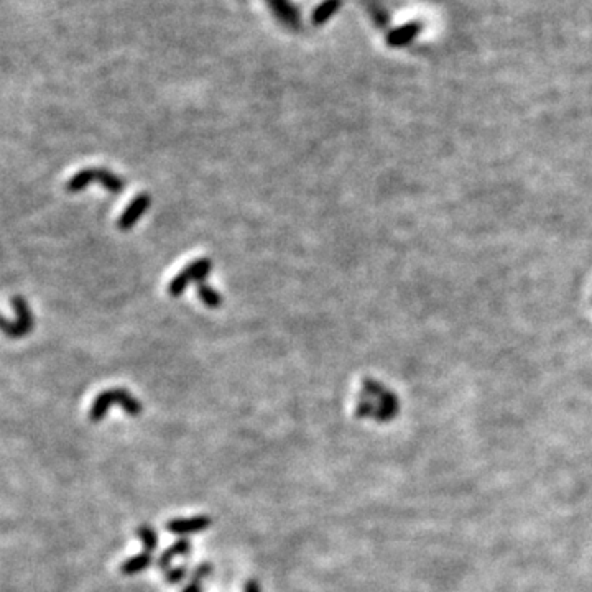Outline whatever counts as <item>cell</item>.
I'll return each instance as SVG.
<instances>
[{"label":"cell","mask_w":592,"mask_h":592,"mask_svg":"<svg viewBox=\"0 0 592 592\" xmlns=\"http://www.w3.org/2000/svg\"><path fill=\"white\" fill-rule=\"evenodd\" d=\"M92 181H99L102 188H106L107 191L112 195H119L125 190V181L124 178H120L119 174L112 173L107 168H84L81 172L74 173L73 176L68 179L66 183V191L68 192H79L84 191L89 185H92Z\"/></svg>","instance_id":"obj_2"},{"label":"cell","mask_w":592,"mask_h":592,"mask_svg":"<svg viewBox=\"0 0 592 592\" xmlns=\"http://www.w3.org/2000/svg\"><path fill=\"white\" fill-rule=\"evenodd\" d=\"M181 592H204V589H203V582H199V581H190L188 582V584L185 586V589H183Z\"/></svg>","instance_id":"obj_14"},{"label":"cell","mask_w":592,"mask_h":592,"mask_svg":"<svg viewBox=\"0 0 592 592\" xmlns=\"http://www.w3.org/2000/svg\"><path fill=\"white\" fill-rule=\"evenodd\" d=\"M150 206H151V196L148 195V192H140V195H137L127 204V208H125L124 213L120 214V217L117 219V227L120 229V231H130V229L138 222V219H140L143 214L150 209Z\"/></svg>","instance_id":"obj_5"},{"label":"cell","mask_w":592,"mask_h":592,"mask_svg":"<svg viewBox=\"0 0 592 592\" xmlns=\"http://www.w3.org/2000/svg\"><path fill=\"white\" fill-rule=\"evenodd\" d=\"M213 573H214L213 564H211V563H201V564H197V566L195 569H192L191 579L192 581L203 582L204 579H208L209 576H213Z\"/></svg>","instance_id":"obj_13"},{"label":"cell","mask_w":592,"mask_h":592,"mask_svg":"<svg viewBox=\"0 0 592 592\" xmlns=\"http://www.w3.org/2000/svg\"><path fill=\"white\" fill-rule=\"evenodd\" d=\"M211 272H213V260L206 257L192 260L190 265L183 268V270L170 281L167 286L168 295L172 296V298H178V296L185 293L188 286L195 283V281L196 283H203Z\"/></svg>","instance_id":"obj_3"},{"label":"cell","mask_w":592,"mask_h":592,"mask_svg":"<svg viewBox=\"0 0 592 592\" xmlns=\"http://www.w3.org/2000/svg\"><path fill=\"white\" fill-rule=\"evenodd\" d=\"M13 311H15L17 315V321H7L3 320L2 322V329L3 333H6L8 338L12 339H20L24 338V336L30 334L31 329H33V315H31V309L28 306V303H26V299L24 296L17 295L13 296L10 299Z\"/></svg>","instance_id":"obj_4"},{"label":"cell","mask_w":592,"mask_h":592,"mask_svg":"<svg viewBox=\"0 0 592 592\" xmlns=\"http://www.w3.org/2000/svg\"><path fill=\"white\" fill-rule=\"evenodd\" d=\"M213 525V518L208 515H196V517H188V518H173L165 525V530L173 535L186 536L191 533H199L208 530Z\"/></svg>","instance_id":"obj_6"},{"label":"cell","mask_w":592,"mask_h":592,"mask_svg":"<svg viewBox=\"0 0 592 592\" xmlns=\"http://www.w3.org/2000/svg\"><path fill=\"white\" fill-rule=\"evenodd\" d=\"M197 296H199V299L203 302L206 308L217 309L222 306V296L219 295L213 286L206 285L204 281L203 283H197Z\"/></svg>","instance_id":"obj_10"},{"label":"cell","mask_w":592,"mask_h":592,"mask_svg":"<svg viewBox=\"0 0 592 592\" xmlns=\"http://www.w3.org/2000/svg\"><path fill=\"white\" fill-rule=\"evenodd\" d=\"M151 563H154V553H150V551H142L140 554L132 556L127 561H124L122 566H120V573H122L124 576H133V574H138L150 568Z\"/></svg>","instance_id":"obj_8"},{"label":"cell","mask_w":592,"mask_h":592,"mask_svg":"<svg viewBox=\"0 0 592 592\" xmlns=\"http://www.w3.org/2000/svg\"><path fill=\"white\" fill-rule=\"evenodd\" d=\"M114 403L120 405V408L130 416H138L143 410L140 400H137V398L125 388H109L99 393L96 400L92 402L91 408H89V420H91L92 423H101V421L106 418V415L109 413L110 406L114 405Z\"/></svg>","instance_id":"obj_1"},{"label":"cell","mask_w":592,"mask_h":592,"mask_svg":"<svg viewBox=\"0 0 592 592\" xmlns=\"http://www.w3.org/2000/svg\"><path fill=\"white\" fill-rule=\"evenodd\" d=\"M244 592H262V589H260V584L257 581L249 579L244 586Z\"/></svg>","instance_id":"obj_15"},{"label":"cell","mask_w":592,"mask_h":592,"mask_svg":"<svg viewBox=\"0 0 592 592\" xmlns=\"http://www.w3.org/2000/svg\"><path fill=\"white\" fill-rule=\"evenodd\" d=\"M137 536L138 540L142 541L143 551H150V553H154V551L158 548V535H156V532L150 527V525L147 523L140 525V527L137 528Z\"/></svg>","instance_id":"obj_11"},{"label":"cell","mask_w":592,"mask_h":592,"mask_svg":"<svg viewBox=\"0 0 592 592\" xmlns=\"http://www.w3.org/2000/svg\"><path fill=\"white\" fill-rule=\"evenodd\" d=\"M188 574H190V571H188L186 564H179V566H173V568L167 569V571H165V574H163V577H165V582H167V584L174 586V584H179V582L185 581L188 577Z\"/></svg>","instance_id":"obj_12"},{"label":"cell","mask_w":592,"mask_h":592,"mask_svg":"<svg viewBox=\"0 0 592 592\" xmlns=\"http://www.w3.org/2000/svg\"><path fill=\"white\" fill-rule=\"evenodd\" d=\"M420 31V24H416V22H411V24H406L400 26L398 30L392 31V33L388 35V44L390 47H405L413 40L416 35H418Z\"/></svg>","instance_id":"obj_9"},{"label":"cell","mask_w":592,"mask_h":592,"mask_svg":"<svg viewBox=\"0 0 592 592\" xmlns=\"http://www.w3.org/2000/svg\"><path fill=\"white\" fill-rule=\"evenodd\" d=\"M191 548H192L191 541L188 540V538L185 536L179 538V540L174 541L172 546H168V548L158 556L156 564H158L160 569L167 571V569L172 568V563L174 558H185V556H190Z\"/></svg>","instance_id":"obj_7"}]
</instances>
